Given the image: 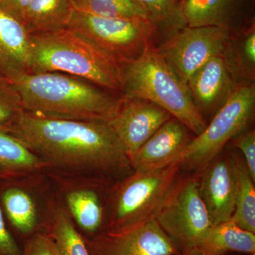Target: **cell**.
I'll return each mask as SVG.
<instances>
[{
  "label": "cell",
  "mask_w": 255,
  "mask_h": 255,
  "mask_svg": "<svg viewBox=\"0 0 255 255\" xmlns=\"http://www.w3.org/2000/svg\"><path fill=\"white\" fill-rule=\"evenodd\" d=\"M237 83L223 53L208 60L186 85L194 105L206 119V116L213 117L224 105Z\"/></svg>",
  "instance_id": "9a60e30c"
},
{
  "label": "cell",
  "mask_w": 255,
  "mask_h": 255,
  "mask_svg": "<svg viewBox=\"0 0 255 255\" xmlns=\"http://www.w3.org/2000/svg\"><path fill=\"white\" fill-rule=\"evenodd\" d=\"M248 255H255V253H253V254H249Z\"/></svg>",
  "instance_id": "d6a6232c"
},
{
  "label": "cell",
  "mask_w": 255,
  "mask_h": 255,
  "mask_svg": "<svg viewBox=\"0 0 255 255\" xmlns=\"http://www.w3.org/2000/svg\"><path fill=\"white\" fill-rule=\"evenodd\" d=\"M155 220L178 252L192 248L198 239L212 226L199 194L197 179L182 178Z\"/></svg>",
  "instance_id": "8fae6325"
},
{
  "label": "cell",
  "mask_w": 255,
  "mask_h": 255,
  "mask_svg": "<svg viewBox=\"0 0 255 255\" xmlns=\"http://www.w3.org/2000/svg\"><path fill=\"white\" fill-rule=\"evenodd\" d=\"M65 28L121 65L139 58L152 46L156 31L155 25L149 19L96 16L75 9Z\"/></svg>",
  "instance_id": "52a82bcc"
},
{
  "label": "cell",
  "mask_w": 255,
  "mask_h": 255,
  "mask_svg": "<svg viewBox=\"0 0 255 255\" xmlns=\"http://www.w3.org/2000/svg\"><path fill=\"white\" fill-rule=\"evenodd\" d=\"M21 247L10 232L0 207V255H21Z\"/></svg>",
  "instance_id": "f546056e"
},
{
  "label": "cell",
  "mask_w": 255,
  "mask_h": 255,
  "mask_svg": "<svg viewBox=\"0 0 255 255\" xmlns=\"http://www.w3.org/2000/svg\"><path fill=\"white\" fill-rule=\"evenodd\" d=\"M190 130L173 118L164 123L141 146L130 160L133 171L159 168L181 158L194 137Z\"/></svg>",
  "instance_id": "2e32d148"
},
{
  "label": "cell",
  "mask_w": 255,
  "mask_h": 255,
  "mask_svg": "<svg viewBox=\"0 0 255 255\" xmlns=\"http://www.w3.org/2000/svg\"><path fill=\"white\" fill-rule=\"evenodd\" d=\"M5 131L43 159L48 169L119 179L130 162L107 123L47 118L23 112Z\"/></svg>",
  "instance_id": "6da1fadb"
},
{
  "label": "cell",
  "mask_w": 255,
  "mask_h": 255,
  "mask_svg": "<svg viewBox=\"0 0 255 255\" xmlns=\"http://www.w3.org/2000/svg\"><path fill=\"white\" fill-rule=\"evenodd\" d=\"M223 55L238 83L255 82V23L238 36L232 33Z\"/></svg>",
  "instance_id": "7402d4cb"
},
{
  "label": "cell",
  "mask_w": 255,
  "mask_h": 255,
  "mask_svg": "<svg viewBox=\"0 0 255 255\" xmlns=\"http://www.w3.org/2000/svg\"><path fill=\"white\" fill-rule=\"evenodd\" d=\"M231 28L219 26H184L171 33L156 50L183 82L216 55L223 54Z\"/></svg>",
  "instance_id": "30bf717a"
},
{
  "label": "cell",
  "mask_w": 255,
  "mask_h": 255,
  "mask_svg": "<svg viewBox=\"0 0 255 255\" xmlns=\"http://www.w3.org/2000/svg\"><path fill=\"white\" fill-rule=\"evenodd\" d=\"M71 2L76 11L96 16L150 20L147 11L134 0H71Z\"/></svg>",
  "instance_id": "d4e9b609"
},
{
  "label": "cell",
  "mask_w": 255,
  "mask_h": 255,
  "mask_svg": "<svg viewBox=\"0 0 255 255\" xmlns=\"http://www.w3.org/2000/svg\"><path fill=\"white\" fill-rule=\"evenodd\" d=\"M52 194L45 172L0 185V207L10 232L18 243L42 229Z\"/></svg>",
  "instance_id": "9c48e42d"
},
{
  "label": "cell",
  "mask_w": 255,
  "mask_h": 255,
  "mask_svg": "<svg viewBox=\"0 0 255 255\" xmlns=\"http://www.w3.org/2000/svg\"><path fill=\"white\" fill-rule=\"evenodd\" d=\"M22 111L19 95L14 85L0 77V130H6Z\"/></svg>",
  "instance_id": "484cf974"
},
{
  "label": "cell",
  "mask_w": 255,
  "mask_h": 255,
  "mask_svg": "<svg viewBox=\"0 0 255 255\" xmlns=\"http://www.w3.org/2000/svg\"><path fill=\"white\" fill-rule=\"evenodd\" d=\"M174 255H205L199 252L195 251V250L189 249L186 251L179 252L177 254Z\"/></svg>",
  "instance_id": "1f68e13d"
},
{
  "label": "cell",
  "mask_w": 255,
  "mask_h": 255,
  "mask_svg": "<svg viewBox=\"0 0 255 255\" xmlns=\"http://www.w3.org/2000/svg\"><path fill=\"white\" fill-rule=\"evenodd\" d=\"M255 107V82H238L224 105L213 116L204 131L183 152L182 169L199 172L238 134L246 130Z\"/></svg>",
  "instance_id": "8992f818"
},
{
  "label": "cell",
  "mask_w": 255,
  "mask_h": 255,
  "mask_svg": "<svg viewBox=\"0 0 255 255\" xmlns=\"http://www.w3.org/2000/svg\"><path fill=\"white\" fill-rule=\"evenodd\" d=\"M191 249L205 255H224L229 253L253 254L255 253V236L229 221L211 226Z\"/></svg>",
  "instance_id": "d6986e66"
},
{
  "label": "cell",
  "mask_w": 255,
  "mask_h": 255,
  "mask_svg": "<svg viewBox=\"0 0 255 255\" xmlns=\"http://www.w3.org/2000/svg\"><path fill=\"white\" fill-rule=\"evenodd\" d=\"M83 238L90 255H174L179 253L155 219Z\"/></svg>",
  "instance_id": "7c38bea8"
},
{
  "label": "cell",
  "mask_w": 255,
  "mask_h": 255,
  "mask_svg": "<svg viewBox=\"0 0 255 255\" xmlns=\"http://www.w3.org/2000/svg\"><path fill=\"white\" fill-rule=\"evenodd\" d=\"M30 36L29 73L68 74L121 95L122 65L90 42L67 28Z\"/></svg>",
  "instance_id": "3957f363"
},
{
  "label": "cell",
  "mask_w": 255,
  "mask_h": 255,
  "mask_svg": "<svg viewBox=\"0 0 255 255\" xmlns=\"http://www.w3.org/2000/svg\"><path fill=\"white\" fill-rule=\"evenodd\" d=\"M71 0H31L21 22L30 35L66 28L73 11Z\"/></svg>",
  "instance_id": "44dd1931"
},
{
  "label": "cell",
  "mask_w": 255,
  "mask_h": 255,
  "mask_svg": "<svg viewBox=\"0 0 255 255\" xmlns=\"http://www.w3.org/2000/svg\"><path fill=\"white\" fill-rule=\"evenodd\" d=\"M12 84L23 112L47 118L109 124L121 102V95L57 72L23 74Z\"/></svg>",
  "instance_id": "7a4b0ae2"
},
{
  "label": "cell",
  "mask_w": 255,
  "mask_h": 255,
  "mask_svg": "<svg viewBox=\"0 0 255 255\" xmlns=\"http://www.w3.org/2000/svg\"><path fill=\"white\" fill-rule=\"evenodd\" d=\"M21 255H61L53 238L41 229L21 243Z\"/></svg>",
  "instance_id": "4316f807"
},
{
  "label": "cell",
  "mask_w": 255,
  "mask_h": 255,
  "mask_svg": "<svg viewBox=\"0 0 255 255\" xmlns=\"http://www.w3.org/2000/svg\"><path fill=\"white\" fill-rule=\"evenodd\" d=\"M42 229L53 238L61 255H90L85 240L53 191Z\"/></svg>",
  "instance_id": "ffe728a7"
},
{
  "label": "cell",
  "mask_w": 255,
  "mask_h": 255,
  "mask_svg": "<svg viewBox=\"0 0 255 255\" xmlns=\"http://www.w3.org/2000/svg\"><path fill=\"white\" fill-rule=\"evenodd\" d=\"M53 192L84 238L105 231L106 206L110 179L105 178L45 171Z\"/></svg>",
  "instance_id": "ba28073f"
},
{
  "label": "cell",
  "mask_w": 255,
  "mask_h": 255,
  "mask_svg": "<svg viewBox=\"0 0 255 255\" xmlns=\"http://www.w3.org/2000/svg\"><path fill=\"white\" fill-rule=\"evenodd\" d=\"M147 11L154 24L172 19L178 12L177 0H134Z\"/></svg>",
  "instance_id": "83f0119b"
},
{
  "label": "cell",
  "mask_w": 255,
  "mask_h": 255,
  "mask_svg": "<svg viewBox=\"0 0 255 255\" xmlns=\"http://www.w3.org/2000/svg\"><path fill=\"white\" fill-rule=\"evenodd\" d=\"M182 159L145 171H133L111 187L105 231H118L155 219L182 180Z\"/></svg>",
  "instance_id": "5b68a950"
},
{
  "label": "cell",
  "mask_w": 255,
  "mask_h": 255,
  "mask_svg": "<svg viewBox=\"0 0 255 255\" xmlns=\"http://www.w3.org/2000/svg\"><path fill=\"white\" fill-rule=\"evenodd\" d=\"M236 185L235 209L230 221L238 227L255 234V188L244 159L236 153Z\"/></svg>",
  "instance_id": "cb8c5ba5"
},
{
  "label": "cell",
  "mask_w": 255,
  "mask_h": 255,
  "mask_svg": "<svg viewBox=\"0 0 255 255\" xmlns=\"http://www.w3.org/2000/svg\"><path fill=\"white\" fill-rule=\"evenodd\" d=\"M31 36L21 21L0 9V77L13 82L29 73Z\"/></svg>",
  "instance_id": "e0dca14e"
},
{
  "label": "cell",
  "mask_w": 255,
  "mask_h": 255,
  "mask_svg": "<svg viewBox=\"0 0 255 255\" xmlns=\"http://www.w3.org/2000/svg\"><path fill=\"white\" fill-rule=\"evenodd\" d=\"M236 152L226 151L199 172L198 189L213 226L232 217L236 201L237 173Z\"/></svg>",
  "instance_id": "5bb4252c"
},
{
  "label": "cell",
  "mask_w": 255,
  "mask_h": 255,
  "mask_svg": "<svg viewBox=\"0 0 255 255\" xmlns=\"http://www.w3.org/2000/svg\"><path fill=\"white\" fill-rule=\"evenodd\" d=\"M48 166L19 139L0 130V185L26 176L43 173Z\"/></svg>",
  "instance_id": "ac0fdd59"
},
{
  "label": "cell",
  "mask_w": 255,
  "mask_h": 255,
  "mask_svg": "<svg viewBox=\"0 0 255 255\" xmlns=\"http://www.w3.org/2000/svg\"><path fill=\"white\" fill-rule=\"evenodd\" d=\"M172 116L153 102L121 97L118 110L109 125L129 160Z\"/></svg>",
  "instance_id": "4fadbf2b"
},
{
  "label": "cell",
  "mask_w": 255,
  "mask_h": 255,
  "mask_svg": "<svg viewBox=\"0 0 255 255\" xmlns=\"http://www.w3.org/2000/svg\"><path fill=\"white\" fill-rule=\"evenodd\" d=\"M31 0H0V9L21 21L23 11Z\"/></svg>",
  "instance_id": "4dcf8cb0"
},
{
  "label": "cell",
  "mask_w": 255,
  "mask_h": 255,
  "mask_svg": "<svg viewBox=\"0 0 255 255\" xmlns=\"http://www.w3.org/2000/svg\"><path fill=\"white\" fill-rule=\"evenodd\" d=\"M121 97L148 100L185 125L194 135L204 131L207 121L194 105L187 85L151 46L136 59L122 65Z\"/></svg>",
  "instance_id": "277c9868"
},
{
  "label": "cell",
  "mask_w": 255,
  "mask_h": 255,
  "mask_svg": "<svg viewBox=\"0 0 255 255\" xmlns=\"http://www.w3.org/2000/svg\"><path fill=\"white\" fill-rule=\"evenodd\" d=\"M233 0H180L178 12L190 27L219 26L230 28L228 15Z\"/></svg>",
  "instance_id": "603a6c76"
},
{
  "label": "cell",
  "mask_w": 255,
  "mask_h": 255,
  "mask_svg": "<svg viewBox=\"0 0 255 255\" xmlns=\"http://www.w3.org/2000/svg\"><path fill=\"white\" fill-rule=\"evenodd\" d=\"M233 145L241 151L252 179L255 182V131L244 130L232 140Z\"/></svg>",
  "instance_id": "f1b7e54d"
}]
</instances>
